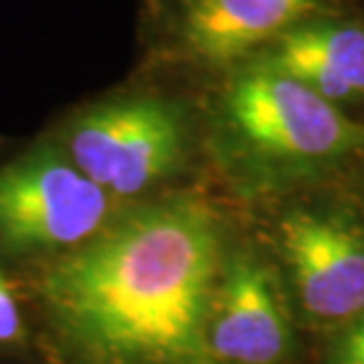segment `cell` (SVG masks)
<instances>
[{
    "instance_id": "8",
    "label": "cell",
    "mask_w": 364,
    "mask_h": 364,
    "mask_svg": "<svg viewBox=\"0 0 364 364\" xmlns=\"http://www.w3.org/2000/svg\"><path fill=\"white\" fill-rule=\"evenodd\" d=\"M270 64L324 100L350 102L364 97V28L336 21L298 24L260 53Z\"/></svg>"
},
{
    "instance_id": "7",
    "label": "cell",
    "mask_w": 364,
    "mask_h": 364,
    "mask_svg": "<svg viewBox=\"0 0 364 364\" xmlns=\"http://www.w3.org/2000/svg\"><path fill=\"white\" fill-rule=\"evenodd\" d=\"M206 348L232 364H277L291 348V326L265 267L232 260L215 284L206 319Z\"/></svg>"
},
{
    "instance_id": "2",
    "label": "cell",
    "mask_w": 364,
    "mask_h": 364,
    "mask_svg": "<svg viewBox=\"0 0 364 364\" xmlns=\"http://www.w3.org/2000/svg\"><path fill=\"white\" fill-rule=\"evenodd\" d=\"M235 69L223 116L251 154L287 168H315L364 147V126L308 85L258 57Z\"/></svg>"
},
{
    "instance_id": "3",
    "label": "cell",
    "mask_w": 364,
    "mask_h": 364,
    "mask_svg": "<svg viewBox=\"0 0 364 364\" xmlns=\"http://www.w3.org/2000/svg\"><path fill=\"white\" fill-rule=\"evenodd\" d=\"M182 109L156 95H116L78 109L64 123L60 147L78 171L114 199L147 192L187 156Z\"/></svg>"
},
{
    "instance_id": "4",
    "label": "cell",
    "mask_w": 364,
    "mask_h": 364,
    "mask_svg": "<svg viewBox=\"0 0 364 364\" xmlns=\"http://www.w3.org/2000/svg\"><path fill=\"white\" fill-rule=\"evenodd\" d=\"M112 196L53 142L0 166V242L17 251L78 246L109 220Z\"/></svg>"
},
{
    "instance_id": "10",
    "label": "cell",
    "mask_w": 364,
    "mask_h": 364,
    "mask_svg": "<svg viewBox=\"0 0 364 364\" xmlns=\"http://www.w3.org/2000/svg\"><path fill=\"white\" fill-rule=\"evenodd\" d=\"M21 331V319L17 303L12 298L10 284L5 282L3 272H0V343H10L19 336Z\"/></svg>"
},
{
    "instance_id": "1",
    "label": "cell",
    "mask_w": 364,
    "mask_h": 364,
    "mask_svg": "<svg viewBox=\"0 0 364 364\" xmlns=\"http://www.w3.org/2000/svg\"><path fill=\"white\" fill-rule=\"evenodd\" d=\"M220 267V230L194 199L107 220L46 274V298L78 346L114 362H194Z\"/></svg>"
},
{
    "instance_id": "6",
    "label": "cell",
    "mask_w": 364,
    "mask_h": 364,
    "mask_svg": "<svg viewBox=\"0 0 364 364\" xmlns=\"http://www.w3.org/2000/svg\"><path fill=\"white\" fill-rule=\"evenodd\" d=\"M317 0H176L168 41L210 69L239 67L301 24Z\"/></svg>"
},
{
    "instance_id": "9",
    "label": "cell",
    "mask_w": 364,
    "mask_h": 364,
    "mask_svg": "<svg viewBox=\"0 0 364 364\" xmlns=\"http://www.w3.org/2000/svg\"><path fill=\"white\" fill-rule=\"evenodd\" d=\"M331 364H364V312L350 319L331 348Z\"/></svg>"
},
{
    "instance_id": "5",
    "label": "cell",
    "mask_w": 364,
    "mask_h": 364,
    "mask_svg": "<svg viewBox=\"0 0 364 364\" xmlns=\"http://www.w3.org/2000/svg\"><path fill=\"white\" fill-rule=\"evenodd\" d=\"M282 246L312 317L338 322L364 312V235L353 223L301 210L284 220Z\"/></svg>"
}]
</instances>
